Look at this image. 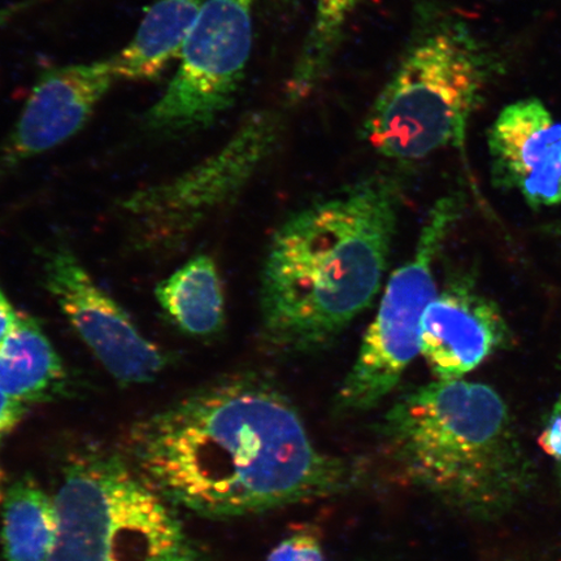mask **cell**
Masks as SVG:
<instances>
[{"mask_svg":"<svg viewBox=\"0 0 561 561\" xmlns=\"http://www.w3.org/2000/svg\"><path fill=\"white\" fill-rule=\"evenodd\" d=\"M130 450L138 474L164 500L209 517L310 500L345 481L296 407L255 374L220 378L139 421Z\"/></svg>","mask_w":561,"mask_h":561,"instance_id":"1","label":"cell"},{"mask_svg":"<svg viewBox=\"0 0 561 561\" xmlns=\"http://www.w3.org/2000/svg\"><path fill=\"white\" fill-rule=\"evenodd\" d=\"M404 180L380 172L296 210L273 233L259 304L263 341L284 354L331 343L381 289Z\"/></svg>","mask_w":561,"mask_h":561,"instance_id":"2","label":"cell"},{"mask_svg":"<svg viewBox=\"0 0 561 561\" xmlns=\"http://www.w3.org/2000/svg\"><path fill=\"white\" fill-rule=\"evenodd\" d=\"M382 426L402 472L455 506L495 510L520 485L507 404L491 386L437 378L399 399Z\"/></svg>","mask_w":561,"mask_h":561,"instance_id":"3","label":"cell"},{"mask_svg":"<svg viewBox=\"0 0 561 561\" xmlns=\"http://www.w3.org/2000/svg\"><path fill=\"white\" fill-rule=\"evenodd\" d=\"M489 73L488 55L466 25L450 20L427 23L369 112V142L397 161L461 147Z\"/></svg>","mask_w":561,"mask_h":561,"instance_id":"4","label":"cell"},{"mask_svg":"<svg viewBox=\"0 0 561 561\" xmlns=\"http://www.w3.org/2000/svg\"><path fill=\"white\" fill-rule=\"evenodd\" d=\"M54 502L58 535L48 561H196L170 502L115 456L75 461Z\"/></svg>","mask_w":561,"mask_h":561,"instance_id":"5","label":"cell"},{"mask_svg":"<svg viewBox=\"0 0 561 561\" xmlns=\"http://www.w3.org/2000/svg\"><path fill=\"white\" fill-rule=\"evenodd\" d=\"M279 138V116L256 112L213 156L118 202L128 249L151 257L178 254L240 196L275 152Z\"/></svg>","mask_w":561,"mask_h":561,"instance_id":"6","label":"cell"},{"mask_svg":"<svg viewBox=\"0 0 561 561\" xmlns=\"http://www.w3.org/2000/svg\"><path fill=\"white\" fill-rule=\"evenodd\" d=\"M460 214L458 196L440 198L427 214L416 251L392 273L376 319L336 394L340 409L367 411L380 403L420 354L424 314L438 294L434 263Z\"/></svg>","mask_w":561,"mask_h":561,"instance_id":"7","label":"cell"},{"mask_svg":"<svg viewBox=\"0 0 561 561\" xmlns=\"http://www.w3.org/2000/svg\"><path fill=\"white\" fill-rule=\"evenodd\" d=\"M255 0H206L178 73L144 116L151 135L175 138L207 129L236 101L252 48Z\"/></svg>","mask_w":561,"mask_h":561,"instance_id":"8","label":"cell"},{"mask_svg":"<svg viewBox=\"0 0 561 561\" xmlns=\"http://www.w3.org/2000/svg\"><path fill=\"white\" fill-rule=\"evenodd\" d=\"M44 285L105 370L124 386L156 381L171 355L139 331L65 242L42 252Z\"/></svg>","mask_w":561,"mask_h":561,"instance_id":"9","label":"cell"},{"mask_svg":"<svg viewBox=\"0 0 561 561\" xmlns=\"http://www.w3.org/2000/svg\"><path fill=\"white\" fill-rule=\"evenodd\" d=\"M115 81L110 58L42 72L0 147V172H10L79 135Z\"/></svg>","mask_w":561,"mask_h":561,"instance_id":"10","label":"cell"},{"mask_svg":"<svg viewBox=\"0 0 561 561\" xmlns=\"http://www.w3.org/2000/svg\"><path fill=\"white\" fill-rule=\"evenodd\" d=\"M497 187L520 193L533 208L561 203V123L538 100L504 107L489 131Z\"/></svg>","mask_w":561,"mask_h":561,"instance_id":"11","label":"cell"},{"mask_svg":"<svg viewBox=\"0 0 561 561\" xmlns=\"http://www.w3.org/2000/svg\"><path fill=\"white\" fill-rule=\"evenodd\" d=\"M507 339L497 307L467 285L454 284L426 308L420 354L438 380H453L480 367Z\"/></svg>","mask_w":561,"mask_h":561,"instance_id":"12","label":"cell"},{"mask_svg":"<svg viewBox=\"0 0 561 561\" xmlns=\"http://www.w3.org/2000/svg\"><path fill=\"white\" fill-rule=\"evenodd\" d=\"M73 380L39 322L20 313L15 329L0 346V388L25 404L69 394Z\"/></svg>","mask_w":561,"mask_h":561,"instance_id":"13","label":"cell"},{"mask_svg":"<svg viewBox=\"0 0 561 561\" xmlns=\"http://www.w3.org/2000/svg\"><path fill=\"white\" fill-rule=\"evenodd\" d=\"M205 3L206 0H157L147 10L135 37L110 58L117 81L158 79L174 59H180Z\"/></svg>","mask_w":561,"mask_h":561,"instance_id":"14","label":"cell"},{"mask_svg":"<svg viewBox=\"0 0 561 561\" xmlns=\"http://www.w3.org/2000/svg\"><path fill=\"white\" fill-rule=\"evenodd\" d=\"M161 310L194 339H210L226 324V300L214 259L196 255L157 286Z\"/></svg>","mask_w":561,"mask_h":561,"instance_id":"15","label":"cell"},{"mask_svg":"<svg viewBox=\"0 0 561 561\" xmlns=\"http://www.w3.org/2000/svg\"><path fill=\"white\" fill-rule=\"evenodd\" d=\"M3 510L5 560L48 561L58 535L54 500L32 479H23L7 493Z\"/></svg>","mask_w":561,"mask_h":561,"instance_id":"16","label":"cell"},{"mask_svg":"<svg viewBox=\"0 0 561 561\" xmlns=\"http://www.w3.org/2000/svg\"><path fill=\"white\" fill-rule=\"evenodd\" d=\"M362 0H316V15L310 37L301 51L291 81V94H307L333 58L346 20Z\"/></svg>","mask_w":561,"mask_h":561,"instance_id":"17","label":"cell"},{"mask_svg":"<svg viewBox=\"0 0 561 561\" xmlns=\"http://www.w3.org/2000/svg\"><path fill=\"white\" fill-rule=\"evenodd\" d=\"M266 561H324V556L318 539L298 533L280 542Z\"/></svg>","mask_w":561,"mask_h":561,"instance_id":"18","label":"cell"},{"mask_svg":"<svg viewBox=\"0 0 561 561\" xmlns=\"http://www.w3.org/2000/svg\"><path fill=\"white\" fill-rule=\"evenodd\" d=\"M541 446L550 455L561 476V397L553 405L541 434Z\"/></svg>","mask_w":561,"mask_h":561,"instance_id":"19","label":"cell"},{"mask_svg":"<svg viewBox=\"0 0 561 561\" xmlns=\"http://www.w3.org/2000/svg\"><path fill=\"white\" fill-rule=\"evenodd\" d=\"M26 412V404L18 401L16 398L7 394L0 388V440L15 430L23 420Z\"/></svg>","mask_w":561,"mask_h":561,"instance_id":"20","label":"cell"},{"mask_svg":"<svg viewBox=\"0 0 561 561\" xmlns=\"http://www.w3.org/2000/svg\"><path fill=\"white\" fill-rule=\"evenodd\" d=\"M20 318V312L11 304L9 297L5 296L2 286H0V346L15 329Z\"/></svg>","mask_w":561,"mask_h":561,"instance_id":"21","label":"cell"},{"mask_svg":"<svg viewBox=\"0 0 561 561\" xmlns=\"http://www.w3.org/2000/svg\"><path fill=\"white\" fill-rule=\"evenodd\" d=\"M2 481H3V473H2V469H0V502H2Z\"/></svg>","mask_w":561,"mask_h":561,"instance_id":"22","label":"cell"}]
</instances>
